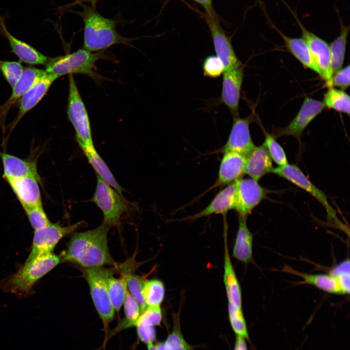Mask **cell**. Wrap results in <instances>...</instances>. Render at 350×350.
Here are the masks:
<instances>
[{
    "label": "cell",
    "mask_w": 350,
    "mask_h": 350,
    "mask_svg": "<svg viewBox=\"0 0 350 350\" xmlns=\"http://www.w3.org/2000/svg\"><path fill=\"white\" fill-rule=\"evenodd\" d=\"M110 228L103 222L94 229L73 233L62 260L85 269L117 265L108 245L107 234Z\"/></svg>",
    "instance_id": "obj_1"
},
{
    "label": "cell",
    "mask_w": 350,
    "mask_h": 350,
    "mask_svg": "<svg viewBox=\"0 0 350 350\" xmlns=\"http://www.w3.org/2000/svg\"><path fill=\"white\" fill-rule=\"evenodd\" d=\"M77 13L84 23L83 48L88 51H103L116 44L130 45L134 40L120 35L115 21L101 15L94 6L83 5V10Z\"/></svg>",
    "instance_id": "obj_2"
},
{
    "label": "cell",
    "mask_w": 350,
    "mask_h": 350,
    "mask_svg": "<svg viewBox=\"0 0 350 350\" xmlns=\"http://www.w3.org/2000/svg\"><path fill=\"white\" fill-rule=\"evenodd\" d=\"M106 58L104 51L90 52L83 48L64 55L49 58L45 64V70L58 78L65 75L80 74L99 82L104 77L97 72L96 62Z\"/></svg>",
    "instance_id": "obj_3"
},
{
    "label": "cell",
    "mask_w": 350,
    "mask_h": 350,
    "mask_svg": "<svg viewBox=\"0 0 350 350\" xmlns=\"http://www.w3.org/2000/svg\"><path fill=\"white\" fill-rule=\"evenodd\" d=\"M126 269V262L118 263L111 268L103 266L84 269L83 276L88 284L93 304L105 328L113 319L115 311L109 297L108 280L118 272L121 274Z\"/></svg>",
    "instance_id": "obj_4"
},
{
    "label": "cell",
    "mask_w": 350,
    "mask_h": 350,
    "mask_svg": "<svg viewBox=\"0 0 350 350\" xmlns=\"http://www.w3.org/2000/svg\"><path fill=\"white\" fill-rule=\"evenodd\" d=\"M61 262L52 252L26 261L24 264L5 283L8 292L18 295L29 293L35 284Z\"/></svg>",
    "instance_id": "obj_5"
},
{
    "label": "cell",
    "mask_w": 350,
    "mask_h": 350,
    "mask_svg": "<svg viewBox=\"0 0 350 350\" xmlns=\"http://www.w3.org/2000/svg\"><path fill=\"white\" fill-rule=\"evenodd\" d=\"M69 89L67 107L68 118L72 125L81 148L94 147L88 111L73 75H69Z\"/></svg>",
    "instance_id": "obj_6"
},
{
    "label": "cell",
    "mask_w": 350,
    "mask_h": 350,
    "mask_svg": "<svg viewBox=\"0 0 350 350\" xmlns=\"http://www.w3.org/2000/svg\"><path fill=\"white\" fill-rule=\"evenodd\" d=\"M92 200L102 210L104 223L110 227L120 226L122 215L128 210L127 202L122 194L98 175Z\"/></svg>",
    "instance_id": "obj_7"
},
{
    "label": "cell",
    "mask_w": 350,
    "mask_h": 350,
    "mask_svg": "<svg viewBox=\"0 0 350 350\" xmlns=\"http://www.w3.org/2000/svg\"><path fill=\"white\" fill-rule=\"evenodd\" d=\"M82 225V222H79L63 227L58 223L51 222L43 228L35 230L31 250L26 261L52 253L62 238L73 233Z\"/></svg>",
    "instance_id": "obj_8"
},
{
    "label": "cell",
    "mask_w": 350,
    "mask_h": 350,
    "mask_svg": "<svg viewBox=\"0 0 350 350\" xmlns=\"http://www.w3.org/2000/svg\"><path fill=\"white\" fill-rule=\"evenodd\" d=\"M301 30L302 37L307 44L313 59L318 68L320 77L325 81L327 87H332V79L333 72L331 67L329 45L323 39L307 30L291 10Z\"/></svg>",
    "instance_id": "obj_9"
},
{
    "label": "cell",
    "mask_w": 350,
    "mask_h": 350,
    "mask_svg": "<svg viewBox=\"0 0 350 350\" xmlns=\"http://www.w3.org/2000/svg\"><path fill=\"white\" fill-rule=\"evenodd\" d=\"M322 102L306 96L297 114L286 126L274 129L271 135L275 138L292 136L300 142L302 133L308 124L324 109Z\"/></svg>",
    "instance_id": "obj_10"
},
{
    "label": "cell",
    "mask_w": 350,
    "mask_h": 350,
    "mask_svg": "<svg viewBox=\"0 0 350 350\" xmlns=\"http://www.w3.org/2000/svg\"><path fill=\"white\" fill-rule=\"evenodd\" d=\"M271 173L286 179L314 197L325 208L328 218L337 219L335 210L329 204L324 192L315 186L302 171L295 164H288L273 168Z\"/></svg>",
    "instance_id": "obj_11"
},
{
    "label": "cell",
    "mask_w": 350,
    "mask_h": 350,
    "mask_svg": "<svg viewBox=\"0 0 350 350\" xmlns=\"http://www.w3.org/2000/svg\"><path fill=\"white\" fill-rule=\"evenodd\" d=\"M236 182V202L234 210L239 216L246 218L265 198L268 190L251 178H242Z\"/></svg>",
    "instance_id": "obj_12"
},
{
    "label": "cell",
    "mask_w": 350,
    "mask_h": 350,
    "mask_svg": "<svg viewBox=\"0 0 350 350\" xmlns=\"http://www.w3.org/2000/svg\"><path fill=\"white\" fill-rule=\"evenodd\" d=\"M205 19L210 31L216 55L222 61L224 71L242 65L235 52L231 39L222 27L217 15H205Z\"/></svg>",
    "instance_id": "obj_13"
},
{
    "label": "cell",
    "mask_w": 350,
    "mask_h": 350,
    "mask_svg": "<svg viewBox=\"0 0 350 350\" xmlns=\"http://www.w3.org/2000/svg\"><path fill=\"white\" fill-rule=\"evenodd\" d=\"M255 117L254 112L246 118H241L239 115L233 117L230 132L221 152H235L246 157L252 150L255 145L251 137L249 125L256 120Z\"/></svg>",
    "instance_id": "obj_14"
},
{
    "label": "cell",
    "mask_w": 350,
    "mask_h": 350,
    "mask_svg": "<svg viewBox=\"0 0 350 350\" xmlns=\"http://www.w3.org/2000/svg\"><path fill=\"white\" fill-rule=\"evenodd\" d=\"M220 102L229 110L233 117L239 116V106L244 76L243 65L223 73Z\"/></svg>",
    "instance_id": "obj_15"
},
{
    "label": "cell",
    "mask_w": 350,
    "mask_h": 350,
    "mask_svg": "<svg viewBox=\"0 0 350 350\" xmlns=\"http://www.w3.org/2000/svg\"><path fill=\"white\" fill-rule=\"evenodd\" d=\"M57 78L56 75L46 72L24 94L17 104L18 111L15 119L9 125L10 133L24 115L41 101Z\"/></svg>",
    "instance_id": "obj_16"
},
{
    "label": "cell",
    "mask_w": 350,
    "mask_h": 350,
    "mask_svg": "<svg viewBox=\"0 0 350 350\" xmlns=\"http://www.w3.org/2000/svg\"><path fill=\"white\" fill-rule=\"evenodd\" d=\"M46 72L45 70L33 66L24 68L20 77L12 88L13 90L9 98L0 106V129H4L6 118L10 109L18 103L24 94Z\"/></svg>",
    "instance_id": "obj_17"
},
{
    "label": "cell",
    "mask_w": 350,
    "mask_h": 350,
    "mask_svg": "<svg viewBox=\"0 0 350 350\" xmlns=\"http://www.w3.org/2000/svg\"><path fill=\"white\" fill-rule=\"evenodd\" d=\"M6 181L23 209L42 205L40 177L28 175Z\"/></svg>",
    "instance_id": "obj_18"
},
{
    "label": "cell",
    "mask_w": 350,
    "mask_h": 350,
    "mask_svg": "<svg viewBox=\"0 0 350 350\" xmlns=\"http://www.w3.org/2000/svg\"><path fill=\"white\" fill-rule=\"evenodd\" d=\"M0 34L8 40L12 52L21 62L30 65H45L49 59L33 46L11 34L5 25L4 17L0 14Z\"/></svg>",
    "instance_id": "obj_19"
},
{
    "label": "cell",
    "mask_w": 350,
    "mask_h": 350,
    "mask_svg": "<svg viewBox=\"0 0 350 350\" xmlns=\"http://www.w3.org/2000/svg\"><path fill=\"white\" fill-rule=\"evenodd\" d=\"M246 157L235 152L223 153L218 177L210 189L227 186L240 178L245 174Z\"/></svg>",
    "instance_id": "obj_20"
},
{
    "label": "cell",
    "mask_w": 350,
    "mask_h": 350,
    "mask_svg": "<svg viewBox=\"0 0 350 350\" xmlns=\"http://www.w3.org/2000/svg\"><path fill=\"white\" fill-rule=\"evenodd\" d=\"M235 202L236 182L234 181L220 190L204 209L181 220H194L212 214H225L234 209Z\"/></svg>",
    "instance_id": "obj_21"
},
{
    "label": "cell",
    "mask_w": 350,
    "mask_h": 350,
    "mask_svg": "<svg viewBox=\"0 0 350 350\" xmlns=\"http://www.w3.org/2000/svg\"><path fill=\"white\" fill-rule=\"evenodd\" d=\"M0 158L3 165V177L5 180L28 175L40 177L36 159H23L1 151Z\"/></svg>",
    "instance_id": "obj_22"
},
{
    "label": "cell",
    "mask_w": 350,
    "mask_h": 350,
    "mask_svg": "<svg viewBox=\"0 0 350 350\" xmlns=\"http://www.w3.org/2000/svg\"><path fill=\"white\" fill-rule=\"evenodd\" d=\"M272 159L262 144L256 146L246 156L245 174L258 181L263 176L271 172Z\"/></svg>",
    "instance_id": "obj_23"
},
{
    "label": "cell",
    "mask_w": 350,
    "mask_h": 350,
    "mask_svg": "<svg viewBox=\"0 0 350 350\" xmlns=\"http://www.w3.org/2000/svg\"><path fill=\"white\" fill-rule=\"evenodd\" d=\"M224 233V282L228 303L242 309V299L241 287L229 255L227 230Z\"/></svg>",
    "instance_id": "obj_24"
},
{
    "label": "cell",
    "mask_w": 350,
    "mask_h": 350,
    "mask_svg": "<svg viewBox=\"0 0 350 350\" xmlns=\"http://www.w3.org/2000/svg\"><path fill=\"white\" fill-rule=\"evenodd\" d=\"M273 27L282 37L284 42V47L286 50L298 60L304 67L313 70L320 76V71L314 62L304 40L302 38L288 36L275 26H273Z\"/></svg>",
    "instance_id": "obj_25"
},
{
    "label": "cell",
    "mask_w": 350,
    "mask_h": 350,
    "mask_svg": "<svg viewBox=\"0 0 350 350\" xmlns=\"http://www.w3.org/2000/svg\"><path fill=\"white\" fill-rule=\"evenodd\" d=\"M246 218L239 216V227L233 249V256L247 263L252 260L253 235L248 229Z\"/></svg>",
    "instance_id": "obj_26"
},
{
    "label": "cell",
    "mask_w": 350,
    "mask_h": 350,
    "mask_svg": "<svg viewBox=\"0 0 350 350\" xmlns=\"http://www.w3.org/2000/svg\"><path fill=\"white\" fill-rule=\"evenodd\" d=\"M284 270L300 277L304 283L311 284L326 292L343 294L335 279L330 274H307L294 270L288 266Z\"/></svg>",
    "instance_id": "obj_27"
},
{
    "label": "cell",
    "mask_w": 350,
    "mask_h": 350,
    "mask_svg": "<svg viewBox=\"0 0 350 350\" xmlns=\"http://www.w3.org/2000/svg\"><path fill=\"white\" fill-rule=\"evenodd\" d=\"M89 163L92 165L99 176L104 181L122 194V188L116 180L110 170L100 157L94 147L81 148Z\"/></svg>",
    "instance_id": "obj_28"
},
{
    "label": "cell",
    "mask_w": 350,
    "mask_h": 350,
    "mask_svg": "<svg viewBox=\"0 0 350 350\" xmlns=\"http://www.w3.org/2000/svg\"><path fill=\"white\" fill-rule=\"evenodd\" d=\"M340 32L339 35L330 44L331 67L333 74L341 69L343 66L347 40L350 31L349 26L344 25L339 18Z\"/></svg>",
    "instance_id": "obj_29"
},
{
    "label": "cell",
    "mask_w": 350,
    "mask_h": 350,
    "mask_svg": "<svg viewBox=\"0 0 350 350\" xmlns=\"http://www.w3.org/2000/svg\"><path fill=\"white\" fill-rule=\"evenodd\" d=\"M131 272L121 273V277H110L107 281V288L110 301L114 311L119 312L122 307L127 290L126 274Z\"/></svg>",
    "instance_id": "obj_30"
},
{
    "label": "cell",
    "mask_w": 350,
    "mask_h": 350,
    "mask_svg": "<svg viewBox=\"0 0 350 350\" xmlns=\"http://www.w3.org/2000/svg\"><path fill=\"white\" fill-rule=\"evenodd\" d=\"M322 102L325 107L350 115V98L344 90L333 87L329 88L324 94Z\"/></svg>",
    "instance_id": "obj_31"
},
{
    "label": "cell",
    "mask_w": 350,
    "mask_h": 350,
    "mask_svg": "<svg viewBox=\"0 0 350 350\" xmlns=\"http://www.w3.org/2000/svg\"><path fill=\"white\" fill-rule=\"evenodd\" d=\"M142 295L147 306H160L165 296L164 284L158 280H146L143 287Z\"/></svg>",
    "instance_id": "obj_32"
},
{
    "label": "cell",
    "mask_w": 350,
    "mask_h": 350,
    "mask_svg": "<svg viewBox=\"0 0 350 350\" xmlns=\"http://www.w3.org/2000/svg\"><path fill=\"white\" fill-rule=\"evenodd\" d=\"M123 304L125 317L119 323L115 330L116 332L132 326H135L141 314L139 304L131 296L128 290Z\"/></svg>",
    "instance_id": "obj_33"
},
{
    "label": "cell",
    "mask_w": 350,
    "mask_h": 350,
    "mask_svg": "<svg viewBox=\"0 0 350 350\" xmlns=\"http://www.w3.org/2000/svg\"><path fill=\"white\" fill-rule=\"evenodd\" d=\"M264 136V141L262 143L266 148L272 160L279 166H285L288 164L284 150L282 146L277 141L273 136L268 133L260 122Z\"/></svg>",
    "instance_id": "obj_34"
},
{
    "label": "cell",
    "mask_w": 350,
    "mask_h": 350,
    "mask_svg": "<svg viewBox=\"0 0 350 350\" xmlns=\"http://www.w3.org/2000/svg\"><path fill=\"white\" fill-rule=\"evenodd\" d=\"M146 277L132 273H128L126 276L127 290L139 304L141 312L147 307L142 295L143 287L147 280Z\"/></svg>",
    "instance_id": "obj_35"
},
{
    "label": "cell",
    "mask_w": 350,
    "mask_h": 350,
    "mask_svg": "<svg viewBox=\"0 0 350 350\" xmlns=\"http://www.w3.org/2000/svg\"><path fill=\"white\" fill-rule=\"evenodd\" d=\"M228 313L229 322L234 332L237 335L248 338L247 326L242 309L228 303Z\"/></svg>",
    "instance_id": "obj_36"
},
{
    "label": "cell",
    "mask_w": 350,
    "mask_h": 350,
    "mask_svg": "<svg viewBox=\"0 0 350 350\" xmlns=\"http://www.w3.org/2000/svg\"><path fill=\"white\" fill-rule=\"evenodd\" d=\"M336 280L343 294L350 293V261L345 260L336 265L329 273Z\"/></svg>",
    "instance_id": "obj_37"
},
{
    "label": "cell",
    "mask_w": 350,
    "mask_h": 350,
    "mask_svg": "<svg viewBox=\"0 0 350 350\" xmlns=\"http://www.w3.org/2000/svg\"><path fill=\"white\" fill-rule=\"evenodd\" d=\"M23 70L19 62L0 60V71L12 88L20 77Z\"/></svg>",
    "instance_id": "obj_38"
},
{
    "label": "cell",
    "mask_w": 350,
    "mask_h": 350,
    "mask_svg": "<svg viewBox=\"0 0 350 350\" xmlns=\"http://www.w3.org/2000/svg\"><path fill=\"white\" fill-rule=\"evenodd\" d=\"M179 323V319L175 316L173 331L164 343L169 350H192L182 334Z\"/></svg>",
    "instance_id": "obj_39"
},
{
    "label": "cell",
    "mask_w": 350,
    "mask_h": 350,
    "mask_svg": "<svg viewBox=\"0 0 350 350\" xmlns=\"http://www.w3.org/2000/svg\"><path fill=\"white\" fill-rule=\"evenodd\" d=\"M29 222L35 229L43 228L48 224L50 221L43 205H39L23 209Z\"/></svg>",
    "instance_id": "obj_40"
},
{
    "label": "cell",
    "mask_w": 350,
    "mask_h": 350,
    "mask_svg": "<svg viewBox=\"0 0 350 350\" xmlns=\"http://www.w3.org/2000/svg\"><path fill=\"white\" fill-rule=\"evenodd\" d=\"M203 74L206 77L216 78L224 72V67L221 60L216 55L207 56L202 63Z\"/></svg>",
    "instance_id": "obj_41"
},
{
    "label": "cell",
    "mask_w": 350,
    "mask_h": 350,
    "mask_svg": "<svg viewBox=\"0 0 350 350\" xmlns=\"http://www.w3.org/2000/svg\"><path fill=\"white\" fill-rule=\"evenodd\" d=\"M161 320L162 312L160 306H147L141 312L136 325L140 324L155 327L159 325Z\"/></svg>",
    "instance_id": "obj_42"
},
{
    "label": "cell",
    "mask_w": 350,
    "mask_h": 350,
    "mask_svg": "<svg viewBox=\"0 0 350 350\" xmlns=\"http://www.w3.org/2000/svg\"><path fill=\"white\" fill-rule=\"evenodd\" d=\"M350 65H348L333 73L332 79V86L344 91L350 86Z\"/></svg>",
    "instance_id": "obj_43"
},
{
    "label": "cell",
    "mask_w": 350,
    "mask_h": 350,
    "mask_svg": "<svg viewBox=\"0 0 350 350\" xmlns=\"http://www.w3.org/2000/svg\"><path fill=\"white\" fill-rule=\"evenodd\" d=\"M137 334L140 339L147 344L153 343L156 337L155 327L140 324L136 325Z\"/></svg>",
    "instance_id": "obj_44"
},
{
    "label": "cell",
    "mask_w": 350,
    "mask_h": 350,
    "mask_svg": "<svg viewBox=\"0 0 350 350\" xmlns=\"http://www.w3.org/2000/svg\"><path fill=\"white\" fill-rule=\"evenodd\" d=\"M200 4L205 10L206 15L213 16L217 15L213 7V0H192Z\"/></svg>",
    "instance_id": "obj_45"
},
{
    "label": "cell",
    "mask_w": 350,
    "mask_h": 350,
    "mask_svg": "<svg viewBox=\"0 0 350 350\" xmlns=\"http://www.w3.org/2000/svg\"><path fill=\"white\" fill-rule=\"evenodd\" d=\"M234 350H247L245 338L236 336Z\"/></svg>",
    "instance_id": "obj_46"
},
{
    "label": "cell",
    "mask_w": 350,
    "mask_h": 350,
    "mask_svg": "<svg viewBox=\"0 0 350 350\" xmlns=\"http://www.w3.org/2000/svg\"><path fill=\"white\" fill-rule=\"evenodd\" d=\"M97 0H76L74 2L69 4L68 6H71L76 4H81L84 3H86L89 4V5L95 6Z\"/></svg>",
    "instance_id": "obj_47"
},
{
    "label": "cell",
    "mask_w": 350,
    "mask_h": 350,
    "mask_svg": "<svg viewBox=\"0 0 350 350\" xmlns=\"http://www.w3.org/2000/svg\"><path fill=\"white\" fill-rule=\"evenodd\" d=\"M157 350H169L164 342H160L156 345Z\"/></svg>",
    "instance_id": "obj_48"
},
{
    "label": "cell",
    "mask_w": 350,
    "mask_h": 350,
    "mask_svg": "<svg viewBox=\"0 0 350 350\" xmlns=\"http://www.w3.org/2000/svg\"><path fill=\"white\" fill-rule=\"evenodd\" d=\"M147 349L148 350H157L156 346H155L153 343L147 344Z\"/></svg>",
    "instance_id": "obj_49"
}]
</instances>
